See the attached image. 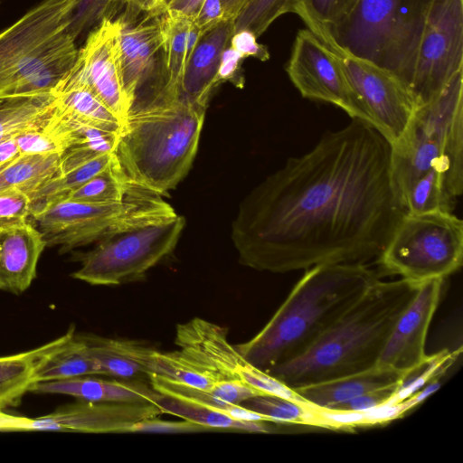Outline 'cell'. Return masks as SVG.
Returning a JSON list of instances; mask_svg holds the SVG:
<instances>
[{"label":"cell","mask_w":463,"mask_h":463,"mask_svg":"<svg viewBox=\"0 0 463 463\" xmlns=\"http://www.w3.org/2000/svg\"><path fill=\"white\" fill-rule=\"evenodd\" d=\"M241 405L266 417L273 423L323 428L318 409L308 402L262 393L245 400Z\"/></svg>","instance_id":"f546056e"},{"label":"cell","mask_w":463,"mask_h":463,"mask_svg":"<svg viewBox=\"0 0 463 463\" xmlns=\"http://www.w3.org/2000/svg\"><path fill=\"white\" fill-rule=\"evenodd\" d=\"M32 202L24 193L8 188L0 191V228L30 219Z\"/></svg>","instance_id":"74e56055"},{"label":"cell","mask_w":463,"mask_h":463,"mask_svg":"<svg viewBox=\"0 0 463 463\" xmlns=\"http://www.w3.org/2000/svg\"><path fill=\"white\" fill-rule=\"evenodd\" d=\"M463 71V0H432L421 33L410 89L419 104Z\"/></svg>","instance_id":"7c38bea8"},{"label":"cell","mask_w":463,"mask_h":463,"mask_svg":"<svg viewBox=\"0 0 463 463\" xmlns=\"http://www.w3.org/2000/svg\"><path fill=\"white\" fill-rule=\"evenodd\" d=\"M431 3L432 0H358L350 14L332 29L327 45L335 52H348L392 71L410 89Z\"/></svg>","instance_id":"52a82bcc"},{"label":"cell","mask_w":463,"mask_h":463,"mask_svg":"<svg viewBox=\"0 0 463 463\" xmlns=\"http://www.w3.org/2000/svg\"><path fill=\"white\" fill-rule=\"evenodd\" d=\"M463 261V222L453 213H405L375 261L383 271L422 283L445 279Z\"/></svg>","instance_id":"9c48e42d"},{"label":"cell","mask_w":463,"mask_h":463,"mask_svg":"<svg viewBox=\"0 0 463 463\" xmlns=\"http://www.w3.org/2000/svg\"><path fill=\"white\" fill-rule=\"evenodd\" d=\"M337 53L354 95L355 118L394 144L420 106L416 97L392 71L345 51Z\"/></svg>","instance_id":"8fae6325"},{"label":"cell","mask_w":463,"mask_h":463,"mask_svg":"<svg viewBox=\"0 0 463 463\" xmlns=\"http://www.w3.org/2000/svg\"><path fill=\"white\" fill-rule=\"evenodd\" d=\"M165 11L173 10L194 17L204 0H164Z\"/></svg>","instance_id":"7dc6e473"},{"label":"cell","mask_w":463,"mask_h":463,"mask_svg":"<svg viewBox=\"0 0 463 463\" xmlns=\"http://www.w3.org/2000/svg\"><path fill=\"white\" fill-rule=\"evenodd\" d=\"M137 24L126 13L120 22V52L124 90L129 110L142 97L146 85L155 79L157 54L162 52V34L157 16ZM129 112V111H128Z\"/></svg>","instance_id":"ac0fdd59"},{"label":"cell","mask_w":463,"mask_h":463,"mask_svg":"<svg viewBox=\"0 0 463 463\" xmlns=\"http://www.w3.org/2000/svg\"><path fill=\"white\" fill-rule=\"evenodd\" d=\"M420 284L379 279L306 352L266 372L296 389L373 368Z\"/></svg>","instance_id":"277c9868"},{"label":"cell","mask_w":463,"mask_h":463,"mask_svg":"<svg viewBox=\"0 0 463 463\" xmlns=\"http://www.w3.org/2000/svg\"><path fill=\"white\" fill-rule=\"evenodd\" d=\"M244 58L232 47L227 46L223 51L217 72L218 84L231 81L235 86L242 88L243 79L240 73L241 64Z\"/></svg>","instance_id":"7bdbcfd3"},{"label":"cell","mask_w":463,"mask_h":463,"mask_svg":"<svg viewBox=\"0 0 463 463\" xmlns=\"http://www.w3.org/2000/svg\"><path fill=\"white\" fill-rule=\"evenodd\" d=\"M194 21L201 35L225 21L222 0H204Z\"/></svg>","instance_id":"f6af8a7d"},{"label":"cell","mask_w":463,"mask_h":463,"mask_svg":"<svg viewBox=\"0 0 463 463\" xmlns=\"http://www.w3.org/2000/svg\"><path fill=\"white\" fill-rule=\"evenodd\" d=\"M416 407L409 397L399 402H384L372 409L363 411L364 426L383 424L403 416Z\"/></svg>","instance_id":"60d3db41"},{"label":"cell","mask_w":463,"mask_h":463,"mask_svg":"<svg viewBox=\"0 0 463 463\" xmlns=\"http://www.w3.org/2000/svg\"><path fill=\"white\" fill-rule=\"evenodd\" d=\"M5 0H0V5L4 2Z\"/></svg>","instance_id":"816d5d0a"},{"label":"cell","mask_w":463,"mask_h":463,"mask_svg":"<svg viewBox=\"0 0 463 463\" xmlns=\"http://www.w3.org/2000/svg\"><path fill=\"white\" fill-rule=\"evenodd\" d=\"M300 0H250L234 20V33L248 30L260 37L279 16L295 13Z\"/></svg>","instance_id":"d590c367"},{"label":"cell","mask_w":463,"mask_h":463,"mask_svg":"<svg viewBox=\"0 0 463 463\" xmlns=\"http://www.w3.org/2000/svg\"><path fill=\"white\" fill-rule=\"evenodd\" d=\"M379 279L369 264L309 268L262 329L235 346L265 372L291 360L311 347Z\"/></svg>","instance_id":"3957f363"},{"label":"cell","mask_w":463,"mask_h":463,"mask_svg":"<svg viewBox=\"0 0 463 463\" xmlns=\"http://www.w3.org/2000/svg\"><path fill=\"white\" fill-rule=\"evenodd\" d=\"M390 143L352 118L288 158L241 202L232 240L241 264L286 273L376 261L406 213Z\"/></svg>","instance_id":"6da1fadb"},{"label":"cell","mask_w":463,"mask_h":463,"mask_svg":"<svg viewBox=\"0 0 463 463\" xmlns=\"http://www.w3.org/2000/svg\"><path fill=\"white\" fill-rule=\"evenodd\" d=\"M128 8V12L137 14L145 12L147 15L156 17L165 12L164 0H121Z\"/></svg>","instance_id":"bcb514c9"},{"label":"cell","mask_w":463,"mask_h":463,"mask_svg":"<svg viewBox=\"0 0 463 463\" xmlns=\"http://www.w3.org/2000/svg\"><path fill=\"white\" fill-rule=\"evenodd\" d=\"M405 373L375 365L363 372L304 385L294 390L311 405L331 409L365 392L398 385Z\"/></svg>","instance_id":"7402d4cb"},{"label":"cell","mask_w":463,"mask_h":463,"mask_svg":"<svg viewBox=\"0 0 463 463\" xmlns=\"http://www.w3.org/2000/svg\"><path fill=\"white\" fill-rule=\"evenodd\" d=\"M234 33V21L225 20L202 34L185 67L181 94L190 102L207 108L217 87L221 57Z\"/></svg>","instance_id":"ffe728a7"},{"label":"cell","mask_w":463,"mask_h":463,"mask_svg":"<svg viewBox=\"0 0 463 463\" xmlns=\"http://www.w3.org/2000/svg\"><path fill=\"white\" fill-rule=\"evenodd\" d=\"M3 166H5V165H2V166L0 165V168H2Z\"/></svg>","instance_id":"f5cc1de1"},{"label":"cell","mask_w":463,"mask_h":463,"mask_svg":"<svg viewBox=\"0 0 463 463\" xmlns=\"http://www.w3.org/2000/svg\"><path fill=\"white\" fill-rule=\"evenodd\" d=\"M286 71L303 98L333 104L355 118L354 95L339 54L307 28L298 32Z\"/></svg>","instance_id":"5bb4252c"},{"label":"cell","mask_w":463,"mask_h":463,"mask_svg":"<svg viewBox=\"0 0 463 463\" xmlns=\"http://www.w3.org/2000/svg\"><path fill=\"white\" fill-rule=\"evenodd\" d=\"M89 354L100 364L105 376L122 380H138L148 376L147 370L140 364L117 353L108 344L106 337L92 334H80Z\"/></svg>","instance_id":"836d02e7"},{"label":"cell","mask_w":463,"mask_h":463,"mask_svg":"<svg viewBox=\"0 0 463 463\" xmlns=\"http://www.w3.org/2000/svg\"><path fill=\"white\" fill-rule=\"evenodd\" d=\"M398 385H392L365 392L362 395L338 403L327 410L363 411L372 409L386 402L394 393Z\"/></svg>","instance_id":"b9f144b4"},{"label":"cell","mask_w":463,"mask_h":463,"mask_svg":"<svg viewBox=\"0 0 463 463\" xmlns=\"http://www.w3.org/2000/svg\"><path fill=\"white\" fill-rule=\"evenodd\" d=\"M184 225V218L175 213L111 233L78 255L81 265L71 276L95 286L141 280L173 252Z\"/></svg>","instance_id":"30bf717a"},{"label":"cell","mask_w":463,"mask_h":463,"mask_svg":"<svg viewBox=\"0 0 463 463\" xmlns=\"http://www.w3.org/2000/svg\"><path fill=\"white\" fill-rule=\"evenodd\" d=\"M358 0H300L295 13L325 43L332 29L353 11Z\"/></svg>","instance_id":"d6a6232c"},{"label":"cell","mask_w":463,"mask_h":463,"mask_svg":"<svg viewBox=\"0 0 463 463\" xmlns=\"http://www.w3.org/2000/svg\"><path fill=\"white\" fill-rule=\"evenodd\" d=\"M0 410V431L31 430L30 418L13 416Z\"/></svg>","instance_id":"c3c4849f"},{"label":"cell","mask_w":463,"mask_h":463,"mask_svg":"<svg viewBox=\"0 0 463 463\" xmlns=\"http://www.w3.org/2000/svg\"><path fill=\"white\" fill-rule=\"evenodd\" d=\"M78 0H42L0 32V99L52 93L78 54L68 32Z\"/></svg>","instance_id":"8992f818"},{"label":"cell","mask_w":463,"mask_h":463,"mask_svg":"<svg viewBox=\"0 0 463 463\" xmlns=\"http://www.w3.org/2000/svg\"><path fill=\"white\" fill-rule=\"evenodd\" d=\"M206 109L163 89L128 113L114 151L128 179L161 196L174 189L192 166Z\"/></svg>","instance_id":"5b68a950"},{"label":"cell","mask_w":463,"mask_h":463,"mask_svg":"<svg viewBox=\"0 0 463 463\" xmlns=\"http://www.w3.org/2000/svg\"><path fill=\"white\" fill-rule=\"evenodd\" d=\"M15 137L0 141V165H5L21 155Z\"/></svg>","instance_id":"681fc988"},{"label":"cell","mask_w":463,"mask_h":463,"mask_svg":"<svg viewBox=\"0 0 463 463\" xmlns=\"http://www.w3.org/2000/svg\"><path fill=\"white\" fill-rule=\"evenodd\" d=\"M175 344L185 354L225 380L246 384L260 393L305 402L285 383L248 362L230 343L225 326L194 317L176 326Z\"/></svg>","instance_id":"4fadbf2b"},{"label":"cell","mask_w":463,"mask_h":463,"mask_svg":"<svg viewBox=\"0 0 463 463\" xmlns=\"http://www.w3.org/2000/svg\"><path fill=\"white\" fill-rule=\"evenodd\" d=\"M391 147L392 179L406 213H453L463 192V71L418 107Z\"/></svg>","instance_id":"7a4b0ae2"},{"label":"cell","mask_w":463,"mask_h":463,"mask_svg":"<svg viewBox=\"0 0 463 463\" xmlns=\"http://www.w3.org/2000/svg\"><path fill=\"white\" fill-rule=\"evenodd\" d=\"M121 0H78L70 19L68 32L75 41L104 18H112Z\"/></svg>","instance_id":"8d00e7d4"},{"label":"cell","mask_w":463,"mask_h":463,"mask_svg":"<svg viewBox=\"0 0 463 463\" xmlns=\"http://www.w3.org/2000/svg\"><path fill=\"white\" fill-rule=\"evenodd\" d=\"M45 247L42 232L30 220L0 228V289L24 292Z\"/></svg>","instance_id":"d6986e66"},{"label":"cell","mask_w":463,"mask_h":463,"mask_svg":"<svg viewBox=\"0 0 463 463\" xmlns=\"http://www.w3.org/2000/svg\"><path fill=\"white\" fill-rule=\"evenodd\" d=\"M175 213L161 195L133 184L125 199L118 203L59 199L33 207L30 217L46 247L59 246L60 252L65 253L116 232Z\"/></svg>","instance_id":"ba28073f"},{"label":"cell","mask_w":463,"mask_h":463,"mask_svg":"<svg viewBox=\"0 0 463 463\" xmlns=\"http://www.w3.org/2000/svg\"><path fill=\"white\" fill-rule=\"evenodd\" d=\"M85 375L69 379L34 383L30 392L65 394L90 402L153 403L159 393L138 380H116Z\"/></svg>","instance_id":"44dd1931"},{"label":"cell","mask_w":463,"mask_h":463,"mask_svg":"<svg viewBox=\"0 0 463 463\" xmlns=\"http://www.w3.org/2000/svg\"><path fill=\"white\" fill-rule=\"evenodd\" d=\"M56 110V99L52 93L1 99L0 141L45 127Z\"/></svg>","instance_id":"4316f807"},{"label":"cell","mask_w":463,"mask_h":463,"mask_svg":"<svg viewBox=\"0 0 463 463\" xmlns=\"http://www.w3.org/2000/svg\"><path fill=\"white\" fill-rule=\"evenodd\" d=\"M71 71L124 122L129 104L123 85L119 19L104 18L90 32Z\"/></svg>","instance_id":"9a60e30c"},{"label":"cell","mask_w":463,"mask_h":463,"mask_svg":"<svg viewBox=\"0 0 463 463\" xmlns=\"http://www.w3.org/2000/svg\"><path fill=\"white\" fill-rule=\"evenodd\" d=\"M163 411L153 403L99 402L78 400L53 412L31 419V430L81 433H130L137 421L159 417Z\"/></svg>","instance_id":"e0dca14e"},{"label":"cell","mask_w":463,"mask_h":463,"mask_svg":"<svg viewBox=\"0 0 463 463\" xmlns=\"http://www.w3.org/2000/svg\"><path fill=\"white\" fill-rule=\"evenodd\" d=\"M61 153H23L0 168V191L14 188L30 199L60 170Z\"/></svg>","instance_id":"f1b7e54d"},{"label":"cell","mask_w":463,"mask_h":463,"mask_svg":"<svg viewBox=\"0 0 463 463\" xmlns=\"http://www.w3.org/2000/svg\"><path fill=\"white\" fill-rule=\"evenodd\" d=\"M114 152L105 153L67 172L57 174L45 182L31 197L32 208L63 198L109 166Z\"/></svg>","instance_id":"1f68e13d"},{"label":"cell","mask_w":463,"mask_h":463,"mask_svg":"<svg viewBox=\"0 0 463 463\" xmlns=\"http://www.w3.org/2000/svg\"><path fill=\"white\" fill-rule=\"evenodd\" d=\"M133 184L115 156L109 166L61 199L90 203H118L125 199Z\"/></svg>","instance_id":"4dcf8cb0"},{"label":"cell","mask_w":463,"mask_h":463,"mask_svg":"<svg viewBox=\"0 0 463 463\" xmlns=\"http://www.w3.org/2000/svg\"><path fill=\"white\" fill-rule=\"evenodd\" d=\"M70 332L71 328L59 338L30 351L0 357V410L15 406L30 392L38 362L66 340Z\"/></svg>","instance_id":"484cf974"},{"label":"cell","mask_w":463,"mask_h":463,"mask_svg":"<svg viewBox=\"0 0 463 463\" xmlns=\"http://www.w3.org/2000/svg\"><path fill=\"white\" fill-rule=\"evenodd\" d=\"M230 46L244 59L255 57L260 61H266L269 57L267 48L260 44L255 34L248 30L235 32L230 40Z\"/></svg>","instance_id":"ee69618b"},{"label":"cell","mask_w":463,"mask_h":463,"mask_svg":"<svg viewBox=\"0 0 463 463\" xmlns=\"http://www.w3.org/2000/svg\"><path fill=\"white\" fill-rule=\"evenodd\" d=\"M443 280L420 284L414 298L397 318L376 365L408 373L427 360V335L440 300Z\"/></svg>","instance_id":"2e32d148"},{"label":"cell","mask_w":463,"mask_h":463,"mask_svg":"<svg viewBox=\"0 0 463 463\" xmlns=\"http://www.w3.org/2000/svg\"><path fill=\"white\" fill-rule=\"evenodd\" d=\"M250 0H222L224 20L234 21Z\"/></svg>","instance_id":"f907efd6"},{"label":"cell","mask_w":463,"mask_h":463,"mask_svg":"<svg viewBox=\"0 0 463 463\" xmlns=\"http://www.w3.org/2000/svg\"><path fill=\"white\" fill-rule=\"evenodd\" d=\"M156 405L163 413L180 417L216 430L270 433L274 431L269 421L241 420L229 411L199 402L160 394Z\"/></svg>","instance_id":"83f0119b"},{"label":"cell","mask_w":463,"mask_h":463,"mask_svg":"<svg viewBox=\"0 0 463 463\" xmlns=\"http://www.w3.org/2000/svg\"><path fill=\"white\" fill-rule=\"evenodd\" d=\"M213 431L201 424L184 420L180 421L160 420L158 417L136 422L130 433H197Z\"/></svg>","instance_id":"f35d334b"},{"label":"cell","mask_w":463,"mask_h":463,"mask_svg":"<svg viewBox=\"0 0 463 463\" xmlns=\"http://www.w3.org/2000/svg\"><path fill=\"white\" fill-rule=\"evenodd\" d=\"M157 20L162 34L164 87L181 92L185 67L201 33L194 17L181 12L166 10Z\"/></svg>","instance_id":"603a6c76"},{"label":"cell","mask_w":463,"mask_h":463,"mask_svg":"<svg viewBox=\"0 0 463 463\" xmlns=\"http://www.w3.org/2000/svg\"><path fill=\"white\" fill-rule=\"evenodd\" d=\"M460 353L461 348L458 352L443 349L436 354L428 355L427 360L422 364L405 373L396 391L386 402L404 401L429 382L440 378L452 365Z\"/></svg>","instance_id":"e575fe53"},{"label":"cell","mask_w":463,"mask_h":463,"mask_svg":"<svg viewBox=\"0 0 463 463\" xmlns=\"http://www.w3.org/2000/svg\"><path fill=\"white\" fill-rule=\"evenodd\" d=\"M85 375L105 376L100 364L89 354L86 345L71 326L69 336L45 354L34 370V383Z\"/></svg>","instance_id":"d4e9b609"},{"label":"cell","mask_w":463,"mask_h":463,"mask_svg":"<svg viewBox=\"0 0 463 463\" xmlns=\"http://www.w3.org/2000/svg\"><path fill=\"white\" fill-rule=\"evenodd\" d=\"M47 125L41 128L26 130L15 136V140L22 154L61 153V149Z\"/></svg>","instance_id":"ab89813d"},{"label":"cell","mask_w":463,"mask_h":463,"mask_svg":"<svg viewBox=\"0 0 463 463\" xmlns=\"http://www.w3.org/2000/svg\"><path fill=\"white\" fill-rule=\"evenodd\" d=\"M52 94L56 99L57 111L61 115L91 128L120 132L123 121L71 71Z\"/></svg>","instance_id":"cb8c5ba5"}]
</instances>
